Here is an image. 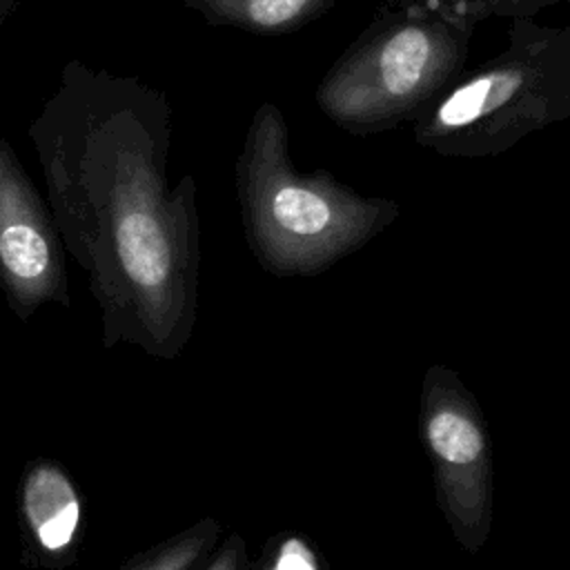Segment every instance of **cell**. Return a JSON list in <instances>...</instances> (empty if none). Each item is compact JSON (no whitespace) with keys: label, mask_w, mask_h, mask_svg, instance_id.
Returning a JSON list of instances; mask_svg holds the SVG:
<instances>
[{"label":"cell","mask_w":570,"mask_h":570,"mask_svg":"<svg viewBox=\"0 0 570 570\" xmlns=\"http://www.w3.org/2000/svg\"><path fill=\"white\" fill-rule=\"evenodd\" d=\"M29 140L62 245L98 303L102 347L176 358L196 325L200 252L196 180L167 185V94L71 58Z\"/></svg>","instance_id":"6da1fadb"},{"label":"cell","mask_w":570,"mask_h":570,"mask_svg":"<svg viewBox=\"0 0 570 570\" xmlns=\"http://www.w3.org/2000/svg\"><path fill=\"white\" fill-rule=\"evenodd\" d=\"M243 225L256 258L276 274H312L390 225L399 207L361 196L325 171H301L289 156L283 111L261 102L236 158Z\"/></svg>","instance_id":"7a4b0ae2"},{"label":"cell","mask_w":570,"mask_h":570,"mask_svg":"<svg viewBox=\"0 0 570 570\" xmlns=\"http://www.w3.org/2000/svg\"><path fill=\"white\" fill-rule=\"evenodd\" d=\"M474 27L430 0H385L327 69L314 100L354 136L412 122L465 73Z\"/></svg>","instance_id":"3957f363"},{"label":"cell","mask_w":570,"mask_h":570,"mask_svg":"<svg viewBox=\"0 0 570 570\" xmlns=\"http://www.w3.org/2000/svg\"><path fill=\"white\" fill-rule=\"evenodd\" d=\"M570 120V20L510 22L508 45L463 73L414 120V140L448 158L499 156L525 136Z\"/></svg>","instance_id":"277c9868"},{"label":"cell","mask_w":570,"mask_h":570,"mask_svg":"<svg viewBox=\"0 0 570 570\" xmlns=\"http://www.w3.org/2000/svg\"><path fill=\"white\" fill-rule=\"evenodd\" d=\"M0 292L20 321L31 318L45 305L71 307L65 245L56 218L2 136Z\"/></svg>","instance_id":"5b68a950"},{"label":"cell","mask_w":570,"mask_h":570,"mask_svg":"<svg viewBox=\"0 0 570 570\" xmlns=\"http://www.w3.org/2000/svg\"><path fill=\"white\" fill-rule=\"evenodd\" d=\"M423 430L445 514L461 543L476 550L490 528L488 439L474 403L443 372L425 383Z\"/></svg>","instance_id":"8992f818"},{"label":"cell","mask_w":570,"mask_h":570,"mask_svg":"<svg viewBox=\"0 0 570 570\" xmlns=\"http://www.w3.org/2000/svg\"><path fill=\"white\" fill-rule=\"evenodd\" d=\"M20 557L29 568L69 570L85 537V499L69 470L51 456H31L16 485Z\"/></svg>","instance_id":"52a82bcc"},{"label":"cell","mask_w":570,"mask_h":570,"mask_svg":"<svg viewBox=\"0 0 570 570\" xmlns=\"http://www.w3.org/2000/svg\"><path fill=\"white\" fill-rule=\"evenodd\" d=\"M341 0H183L214 27H236L249 33H289L296 31Z\"/></svg>","instance_id":"ba28073f"},{"label":"cell","mask_w":570,"mask_h":570,"mask_svg":"<svg viewBox=\"0 0 570 570\" xmlns=\"http://www.w3.org/2000/svg\"><path fill=\"white\" fill-rule=\"evenodd\" d=\"M220 525L207 517L154 546L138 550L114 570H196L214 550Z\"/></svg>","instance_id":"9c48e42d"},{"label":"cell","mask_w":570,"mask_h":570,"mask_svg":"<svg viewBox=\"0 0 570 570\" xmlns=\"http://www.w3.org/2000/svg\"><path fill=\"white\" fill-rule=\"evenodd\" d=\"M470 22H481L488 18H534L541 9L554 7L566 0H430Z\"/></svg>","instance_id":"30bf717a"},{"label":"cell","mask_w":570,"mask_h":570,"mask_svg":"<svg viewBox=\"0 0 570 570\" xmlns=\"http://www.w3.org/2000/svg\"><path fill=\"white\" fill-rule=\"evenodd\" d=\"M243 566H245V546L240 537L232 534L196 570H243Z\"/></svg>","instance_id":"8fae6325"},{"label":"cell","mask_w":570,"mask_h":570,"mask_svg":"<svg viewBox=\"0 0 570 570\" xmlns=\"http://www.w3.org/2000/svg\"><path fill=\"white\" fill-rule=\"evenodd\" d=\"M16 7H18V0H0V27H2L4 20L13 13Z\"/></svg>","instance_id":"7c38bea8"}]
</instances>
